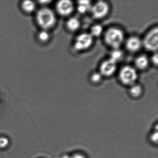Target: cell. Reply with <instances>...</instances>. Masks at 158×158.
Segmentation results:
<instances>
[{
	"instance_id": "cell-1",
	"label": "cell",
	"mask_w": 158,
	"mask_h": 158,
	"mask_svg": "<svg viewBox=\"0 0 158 158\" xmlns=\"http://www.w3.org/2000/svg\"><path fill=\"white\" fill-rule=\"evenodd\" d=\"M104 39L107 45L114 49H117L123 42L124 34L119 28L110 27L105 32Z\"/></svg>"
},
{
	"instance_id": "cell-2",
	"label": "cell",
	"mask_w": 158,
	"mask_h": 158,
	"mask_svg": "<svg viewBox=\"0 0 158 158\" xmlns=\"http://www.w3.org/2000/svg\"><path fill=\"white\" fill-rule=\"evenodd\" d=\"M37 21L42 28L47 30L54 26L56 19L54 13L51 10L48 8H43L38 12Z\"/></svg>"
},
{
	"instance_id": "cell-3",
	"label": "cell",
	"mask_w": 158,
	"mask_h": 158,
	"mask_svg": "<svg viewBox=\"0 0 158 158\" xmlns=\"http://www.w3.org/2000/svg\"><path fill=\"white\" fill-rule=\"evenodd\" d=\"M119 78L123 85H132L137 79V73L135 68L131 66H124L119 72Z\"/></svg>"
},
{
	"instance_id": "cell-4",
	"label": "cell",
	"mask_w": 158,
	"mask_h": 158,
	"mask_svg": "<svg viewBox=\"0 0 158 158\" xmlns=\"http://www.w3.org/2000/svg\"><path fill=\"white\" fill-rule=\"evenodd\" d=\"M147 50L155 52L158 47V29L156 27L152 28L146 35L142 42Z\"/></svg>"
},
{
	"instance_id": "cell-5",
	"label": "cell",
	"mask_w": 158,
	"mask_h": 158,
	"mask_svg": "<svg viewBox=\"0 0 158 158\" xmlns=\"http://www.w3.org/2000/svg\"><path fill=\"white\" fill-rule=\"evenodd\" d=\"M93 41V37L90 34L83 33L76 38L74 47L78 51L85 50L91 47Z\"/></svg>"
},
{
	"instance_id": "cell-6",
	"label": "cell",
	"mask_w": 158,
	"mask_h": 158,
	"mask_svg": "<svg viewBox=\"0 0 158 158\" xmlns=\"http://www.w3.org/2000/svg\"><path fill=\"white\" fill-rule=\"evenodd\" d=\"M92 15L96 19H101L109 13L110 7L108 3L103 1L98 2L91 7Z\"/></svg>"
},
{
	"instance_id": "cell-7",
	"label": "cell",
	"mask_w": 158,
	"mask_h": 158,
	"mask_svg": "<svg viewBox=\"0 0 158 158\" xmlns=\"http://www.w3.org/2000/svg\"><path fill=\"white\" fill-rule=\"evenodd\" d=\"M116 70V63L110 59L104 61L100 66V73L103 76H111L115 73Z\"/></svg>"
},
{
	"instance_id": "cell-8",
	"label": "cell",
	"mask_w": 158,
	"mask_h": 158,
	"mask_svg": "<svg viewBox=\"0 0 158 158\" xmlns=\"http://www.w3.org/2000/svg\"><path fill=\"white\" fill-rule=\"evenodd\" d=\"M73 4L69 0L60 1L56 5L57 11L62 16L70 15L73 12Z\"/></svg>"
},
{
	"instance_id": "cell-9",
	"label": "cell",
	"mask_w": 158,
	"mask_h": 158,
	"mask_svg": "<svg viewBox=\"0 0 158 158\" xmlns=\"http://www.w3.org/2000/svg\"><path fill=\"white\" fill-rule=\"evenodd\" d=\"M142 45V42L139 38L132 36L128 39L126 43V47L130 52H135L138 51Z\"/></svg>"
},
{
	"instance_id": "cell-10",
	"label": "cell",
	"mask_w": 158,
	"mask_h": 158,
	"mask_svg": "<svg viewBox=\"0 0 158 158\" xmlns=\"http://www.w3.org/2000/svg\"><path fill=\"white\" fill-rule=\"evenodd\" d=\"M135 64L138 69L141 70H145L148 66V59L146 55H140L135 59Z\"/></svg>"
},
{
	"instance_id": "cell-11",
	"label": "cell",
	"mask_w": 158,
	"mask_h": 158,
	"mask_svg": "<svg viewBox=\"0 0 158 158\" xmlns=\"http://www.w3.org/2000/svg\"><path fill=\"white\" fill-rule=\"evenodd\" d=\"M80 26V21L75 17L70 18L66 23V27L71 32H74L77 30Z\"/></svg>"
},
{
	"instance_id": "cell-12",
	"label": "cell",
	"mask_w": 158,
	"mask_h": 158,
	"mask_svg": "<svg viewBox=\"0 0 158 158\" xmlns=\"http://www.w3.org/2000/svg\"><path fill=\"white\" fill-rule=\"evenodd\" d=\"M77 10L80 13L84 14L91 8L90 2L89 1H80L78 2Z\"/></svg>"
},
{
	"instance_id": "cell-13",
	"label": "cell",
	"mask_w": 158,
	"mask_h": 158,
	"mask_svg": "<svg viewBox=\"0 0 158 158\" xmlns=\"http://www.w3.org/2000/svg\"><path fill=\"white\" fill-rule=\"evenodd\" d=\"M129 93L133 98H139L142 93V87L138 85H132L129 90Z\"/></svg>"
},
{
	"instance_id": "cell-14",
	"label": "cell",
	"mask_w": 158,
	"mask_h": 158,
	"mask_svg": "<svg viewBox=\"0 0 158 158\" xmlns=\"http://www.w3.org/2000/svg\"><path fill=\"white\" fill-rule=\"evenodd\" d=\"M22 7L25 11L27 13H31L35 10V4L33 2L26 1L23 2Z\"/></svg>"
},
{
	"instance_id": "cell-15",
	"label": "cell",
	"mask_w": 158,
	"mask_h": 158,
	"mask_svg": "<svg viewBox=\"0 0 158 158\" xmlns=\"http://www.w3.org/2000/svg\"><path fill=\"white\" fill-rule=\"evenodd\" d=\"M110 60L117 63V62L121 60L123 56V52L119 49H114L110 53Z\"/></svg>"
},
{
	"instance_id": "cell-16",
	"label": "cell",
	"mask_w": 158,
	"mask_h": 158,
	"mask_svg": "<svg viewBox=\"0 0 158 158\" xmlns=\"http://www.w3.org/2000/svg\"><path fill=\"white\" fill-rule=\"evenodd\" d=\"M102 30L103 28L102 26L100 25H96L91 27V33L90 34L92 37H98L101 35Z\"/></svg>"
},
{
	"instance_id": "cell-17",
	"label": "cell",
	"mask_w": 158,
	"mask_h": 158,
	"mask_svg": "<svg viewBox=\"0 0 158 158\" xmlns=\"http://www.w3.org/2000/svg\"><path fill=\"white\" fill-rule=\"evenodd\" d=\"M40 40L41 41H47L49 39V35L46 30H43L40 32L38 35Z\"/></svg>"
},
{
	"instance_id": "cell-18",
	"label": "cell",
	"mask_w": 158,
	"mask_h": 158,
	"mask_svg": "<svg viewBox=\"0 0 158 158\" xmlns=\"http://www.w3.org/2000/svg\"><path fill=\"white\" fill-rule=\"evenodd\" d=\"M102 75L100 73H95L91 74L90 79L93 83H98L101 81L102 79Z\"/></svg>"
},
{
	"instance_id": "cell-19",
	"label": "cell",
	"mask_w": 158,
	"mask_h": 158,
	"mask_svg": "<svg viewBox=\"0 0 158 158\" xmlns=\"http://www.w3.org/2000/svg\"><path fill=\"white\" fill-rule=\"evenodd\" d=\"M10 141L9 139L7 138L2 137L0 138V148H7L9 145Z\"/></svg>"
},
{
	"instance_id": "cell-20",
	"label": "cell",
	"mask_w": 158,
	"mask_h": 158,
	"mask_svg": "<svg viewBox=\"0 0 158 158\" xmlns=\"http://www.w3.org/2000/svg\"><path fill=\"white\" fill-rule=\"evenodd\" d=\"M158 132H157V131H156V132L152 133L151 135V141L153 142V143H156V144H157V142H158Z\"/></svg>"
},
{
	"instance_id": "cell-21",
	"label": "cell",
	"mask_w": 158,
	"mask_h": 158,
	"mask_svg": "<svg viewBox=\"0 0 158 158\" xmlns=\"http://www.w3.org/2000/svg\"><path fill=\"white\" fill-rule=\"evenodd\" d=\"M152 61L154 65H158V56L157 53H155V54L152 55Z\"/></svg>"
},
{
	"instance_id": "cell-22",
	"label": "cell",
	"mask_w": 158,
	"mask_h": 158,
	"mask_svg": "<svg viewBox=\"0 0 158 158\" xmlns=\"http://www.w3.org/2000/svg\"><path fill=\"white\" fill-rule=\"evenodd\" d=\"M67 158H86L84 155H82L80 154H76L73 155L71 157H68Z\"/></svg>"
}]
</instances>
